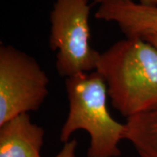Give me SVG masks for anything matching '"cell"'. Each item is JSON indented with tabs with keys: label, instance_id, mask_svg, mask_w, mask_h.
Returning a JSON list of instances; mask_svg holds the SVG:
<instances>
[{
	"label": "cell",
	"instance_id": "52a82bcc",
	"mask_svg": "<svg viewBox=\"0 0 157 157\" xmlns=\"http://www.w3.org/2000/svg\"><path fill=\"white\" fill-rule=\"evenodd\" d=\"M124 140L130 141L140 157H157V107L127 119Z\"/></svg>",
	"mask_w": 157,
	"mask_h": 157
},
{
	"label": "cell",
	"instance_id": "6da1fadb",
	"mask_svg": "<svg viewBox=\"0 0 157 157\" xmlns=\"http://www.w3.org/2000/svg\"><path fill=\"white\" fill-rule=\"evenodd\" d=\"M112 106L127 119L157 107V49L142 38H126L101 53L96 70Z\"/></svg>",
	"mask_w": 157,
	"mask_h": 157
},
{
	"label": "cell",
	"instance_id": "ba28073f",
	"mask_svg": "<svg viewBox=\"0 0 157 157\" xmlns=\"http://www.w3.org/2000/svg\"><path fill=\"white\" fill-rule=\"evenodd\" d=\"M78 146V141L76 139H72L67 142L64 143L61 150L53 157H76V149Z\"/></svg>",
	"mask_w": 157,
	"mask_h": 157
},
{
	"label": "cell",
	"instance_id": "5b68a950",
	"mask_svg": "<svg viewBox=\"0 0 157 157\" xmlns=\"http://www.w3.org/2000/svg\"><path fill=\"white\" fill-rule=\"evenodd\" d=\"M95 17L115 23L126 38L157 33V6H143L134 0H107L99 5Z\"/></svg>",
	"mask_w": 157,
	"mask_h": 157
},
{
	"label": "cell",
	"instance_id": "3957f363",
	"mask_svg": "<svg viewBox=\"0 0 157 157\" xmlns=\"http://www.w3.org/2000/svg\"><path fill=\"white\" fill-rule=\"evenodd\" d=\"M90 0H55L50 13L49 45L58 73L67 78L95 71L101 52L91 45Z\"/></svg>",
	"mask_w": 157,
	"mask_h": 157
},
{
	"label": "cell",
	"instance_id": "9c48e42d",
	"mask_svg": "<svg viewBox=\"0 0 157 157\" xmlns=\"http://www.w3.org/2000/svg\"><path fill=\"white\" fill-rule=\"evenodd\" d=\"M94 4L101 5L107 0H92ZM139 3L146 6H157V0H139Z\"/></svg>",
	"mask_w": 157,
	"mask_h": 157
},
{
	"label": "cell",
	"instance_id": "30bf717a",
	"mask_svg": "<svg viewBox=\"0 0 157 157\" xmlns=\"http://www.w3.org/2000/svg\"><path fill=\"white\" fill-rule=\"evenodd\" d=\"M142 39L150 43L157 49V33H148L143 36Z\"/></svg>",
	"mask_w": 157,
	"mask_h": 157
},
{
	"label": "cell",
	"instance_id": "277c9868",
	"mask_svg": "<svg viewBox=\"0 0 157 157\" xmlns=\"http://www.w3.org/2000/svg\"><path fill=\"white\" fill-rule=\"evenodd\" d=\"M49 82L33 57L12 45H1L0 125L39 110L49 94Z\"/></svg>",
	"mask_w": 157,
	"mask_h": 157
},
{
	"label": "cell",
	"instance_id": "7a4b0ae2",
	"mask_svg": "<svg viewBox=\"0 0 157 157\" xmlns=\"http://www.w3.org/2000/svg\"><path fill=\"white\" fill-rule=\"evenodd\" d=\"M69 111L59 134L63 143L77 130L90 135L87 157H118L119 143L124 140L126 124L115 121L107 108V88L97 71L66 78Z\"/></svg>",
	"mask_w": 157,
	"mask_h": 157
},
{
	"label": "cell",
	"instance_id": "8992f818",
	"mask_svg": "<svg viewBox=\"0 0 157 157\" xmlns=\"http://www.w3.org/2000/svg\"><path fill=\"white\" fill-rule=\"evenodd\" d=\"M45 130L23 113L0 125V157H41Z\"/></svg>",
	"mask_w": 157,
	"mask_h": 157
}]
</instances>
